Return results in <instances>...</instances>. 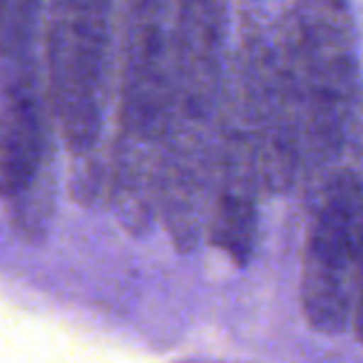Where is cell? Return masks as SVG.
<instances>
[{
    "label": "cell",
    "mask_w": 363,
    "mask_h": 363,
    "mask_svg": "<svg viewBox=\"0 0 363 363\" xmlns=\"http://www.w3.org/2000/svg\"><path fill=\"white\" fill-rule=\"evenodd\" d=\"M110 202L122 229L145 237L157 217V160L174 85L164 0H122V55Z\"/></svg>",
    "instance_id": "6da1fadb"
},
{
    "label": "cell",
    "mask_w": 363,
    "mask_h": 363,
    "mask_svg": "<svg viewBox=\"0 0 363 363\" xmlns=\"http://www.w3.org/2000/svg\"><path fill=\"white\" fill-rule=\"evenodd\" d=\"M232 102L257 147L264 189L284 194L301 169L303 82L291 0H237Z\"/></svg>",
    "instance_id": "7a4b0ae2"
},
{
    "label": "cell",
    "mask_w": 363,
    "mask_h": 363,
    "mask_svg": "<svg viewBox=\"0 0 363 363\" xmlns=\"http://www.w3.org/2000/svg\"><path fill=\"white\" fill-rule=\"evenodd\" d=\"M45 52L52 112L72 155V197L92 204L105 177L100 142L112 82L110 0H48Z\"/></svg>",
    "instance_id": "3957f363"
},
{
    "label": "cell",
    "mask_w": 363,
    "mask_h": 363,
    "mask_svg": "<svg viewBox=\"0 0 363 363\" xmlns=\"http://www.w3.org/2000/svg\"><path fill=\"white\" fill-rule=\"evenodd\" d=\"M303 82L301 164L313 172L343 155L361 85L356 18L348 0H291Z\"/></svg>",
    "instance_id": "277c9868"
},
{
    "label": "cell",
    "mask_w": 363,
    "mask_h": 363,
    "mask_svg": "<svg viewBox=\"0 0 363 363\" xmlns=\"http://www.w3.org/2000/svg\"><path fill=\"white\" fill-rule=\"evenodd\" d=\"M361 264L363 179L351 169H336L326 179L303 249L301 308L316 333L338 336L351 326Z\"/></svg>",
    "instance_id": "5b68a950"
},
{
    "label": "cell",
    "mask_w": 363,
    "mask_h": 363,
    "mask_svg": "<svg viewBox=\"0 0 363 363\" xmlns=\"http://www.w3.org/2000/svg\"><path fill=\"white\" fill-rule=\"evenodd\" d=\"M55 150L50 120L35 75L3 80L0 87V199L16 232L43 242L55 212Z\"/></svg>",
    "instance_id": "8992f818"
},
{
    "label": "cell",
    "mask_w": 363,
    "mask_h": 363,
    "mask_svg": "<svg viewBox=\"0 0 363 363\" xmlns=\"http://www.w3.org/2000/svg\"><path fill=\"white\" fill-rule=\"evenodd\" d=\"M214 122L172 110L157 160V214L179 252H192L204 237L217 164Z\"/></svg>",
    "instance_id": "52a82bcc"
},
{
    "label": "cell",
    "mask_w": 363,
    "mask_h": 363,
    "mask_svg": "<svg viewBox=\"0 0 363 363\" xmlns=\"http://www.w3.org/2000/svg\"><path fill=\"white\" fill-rule=\"evenodd\" d=\"M229 0H172V110L214 122L227 85Z\"/></svg>",
    "instance_id": "ba28073f"
},
{
    "label": "cell",
    "mask_w": 363,
    "mask_h": 363,
    "mask_svg": "<svg viewBox=\"0 0 363 363\" xmlns=\"http://www.w3.org/2000/svg\"><path fill=\"white\" fill-rule=\"evenodd\" d=\"M227 105L217 137L207 239L237 267H247L257 249L259 194L264 189V177L254 140L232 97Z\"/></svg>",
    "instance_id": "9c48e42d"
},
{
    "label": "cell",
    "mask_w": 363,
    "mask_h": 363,
    "mask_svg": "<svg viewBox=\"0 0 363 363\" xmlns=\"http://www.w3.org/2000/svg\"><path fill=\"white\" fill-rule=\"evenodd\" d=\"M43 0H0V77L35 75L33 45Z\"/></svg>",
    "instance_id": "30bf717a"
},
{
    "label": "cell",
    "mask_w": 363,
    "mask_h": 363,
    "mask_svg": "<svg viewBox=\"0 0 363 363\" xmlns=\"http://www.w3.org/2000/svg\"><path fill=\"white\" fill-rule=\"evenodd\" d=\"M351 326H353V333H356V338L363 343V264H361V272H358L356 296H353Z\"/></svg>",
    "instance_id": "8fae6325"
}]
</instances>
